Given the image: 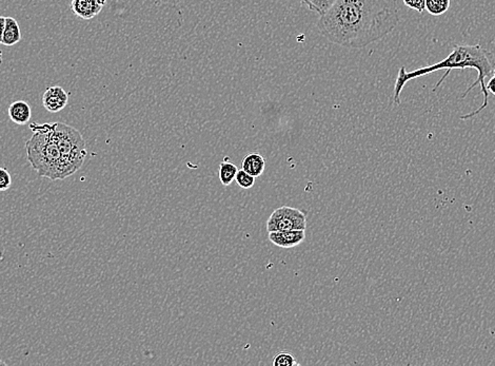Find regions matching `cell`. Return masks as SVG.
Masks as SVG:
<instances>
[{
  "mask_svg": "<svg viewBox=\"0 0 495 366\" xmlns=\"http://www.w3.org/2000/svg\"><path fill=\"white\" fill-rule=\"evenodd\" d=\"M6 28V17L0 16V43H3V32Z\"/></svg>",
  "mask_w": 495,
  "mask_h": 366,
  "instance_id": "20",
  "label": "cell"
},
{
  "mask_svg": "<svg viewBox=\"0 0 495 366\" xmlns=\"http://www.w3.org/2000/svg\"><path fill=\"white\" fill-rule=\"evenodd\" d=\"M493 76H495V69L493 70Z\"/></svg>",
  "mask_w": 495,
  "mask_h": 366,
  "instance_id": "23",
  "label": "cell"
},
{
  "mask_svg": "<svg viewBox=\"0 0 495 366\" xmlns=\"http://www.w3.org/2000/svg\"><path fill=\"white\" fill-rule=\"evenodd\" d=\"M11 185V174L6 168L0 167V191H7Z\"/></svg>",
  "mask_w": 495,
  "mask_h": 366,
  "instance_id": "17",
  "label": "cell"
},
{
  "mask_svg": "<svg viewBox=\"0 0 495 366\" xmlns=\"http://www.w3.org/2000/svg\"><path fill=\"white\" fill-rule=\"evenodd\" d=\"M0 365H6L5 362L1 361V360H0Z\"/></svg>",
  "mask_w": 495,
  "mask_h": 366,
  "instance_id": "22",
  "label": "cell"
},
{
  "mask_svg": "<svg viewBox=\"0 0 495 366\" xmlns=\"http://www.w3.org/2000/svg\"><path fill=\"white\" fill-rule=\"evenodd\" d=\"M103 6L99 3V0H72L71 9L74 15L81 20H93L99 15L103 10Z\"/></svg>",
  "mask_w": 495,
  "mask_h": 366,
  "instance_id": "8",
  "label": "cell"
},
{
  "mask_svg": "<svg viewBox=\"0 0 495 366\" xmlns=\"http://www.w3.org/2000/svg\"><path fill=\"white\" fill-rule=\"evenodd\" d=\"M399 22L396 0H336L320 16L317 28L336 45L361 49L390 34Z\"/></svg>",
  "mask_w": 495,
  "mask_h": 366,
  "instance_id": "1",
  "label": "cell"
},
{
  "mask_svg": "<svg viewBox=\"0 0 495 366\" xmlns=\"http://www.w3.org/2000/svg\"><path fill=\"white\" fill-rule=\"evenodd\" d=\"M486 87L488 92L492 93L495 97V76H491Z\"/></svg>",
  "mask_w": 495,
  "mask_h": 366,
  "instance_id": "19",
  "label": "cell"
},
{
  "mask_svg": "<svg viewBox=\"0 0 495 366\" xmlns=\"http://www.w3.org/2000/svg\"><path fill=\"white\" fill-rule=\"evenodd\" d=\"M237 172H238V169L234 164L229 163V162L220 164V180L222 184L224 186L232 184L233 181H235V178H236Z\"/></svg>",
  "mask_w": 495,
  "mask_h": 366,
  "instance_id": "13",
  "label": "cell"
},
{
  "mask_svg": "<svg viewBox=\"0 0 495 366\" xmlns=\"http://www.w3.org/2000/svg\"><path fill=\"white\" fill-rule=\"evenodd\" d=\"M455 69H459V70L474 69V70L478 72V80L461 95V99H465L468 93H469L476 85H480V93H482V97H484L482 105H480V107L478 108L475 111L465 114V115H461V120H466L474 118V116L480 114V112L488 106L489 92L488 90H487L485 82H486L487 78H491V74H492L493 70H494V69H493L492 54H491L488 50L484 49L480 45H455L454 48H453V51L451 52L445 59L440 60V62H436V64H431V66H423V68L410 71V72L406 70L405 66H401L399 71L396 83H395L394 91H393V103H394L395 105H401V91H403V87H405L406 84L410 82V80H415V78H421V76H429V74L436 72V71L448 70L446 74L443 76L442 80L434 87L433 91H436V89L444 83V80H446L450 71L455 70Z\"/></svg>",
  "mask_w": 495,
  "mask_h": 366,
  "instance_id": "2",
  "label": "cell"
},
{
  "mask_svg": "<svg viewBox=\"0 0 495 366\" xmlns=\"http://www.w3.org/2000/svg\"><path fill=\"white\" fill-rule=\"evenodd\" d=\"M237 185L243 189H250L254 186L255 178L251 176V174H247L245 170H238L237 172L236 178H235Z\"/></svg>",
  "mask_w": 495,
  "mask_h": 366,
  "instance_id": "15",
  "label": "cell"
},
{
  "mask_svg": "<svg viewBox=\"0 0 495 366\" xmlns=\"http://www.w3.org/2000/svg\"><path fill=\"white\" fill-rule=\"evenodd\" d=\"M69 95L59 86L49 87L43 95V106L50 113H58L68 105Z\"/></svg>",
  "mask_w": 495,
  "mask_h": 366,
  "instance_id": "6",
  "label": "cell"
},
{
  "mask_svg": "<svg viewBox=\"0 0 495 366\" xmlns=\"http://www.w3.org/2000/svg\"><path fill=\"white\" fill-rule=\"evenodd\" d=\"M52 127L62 155L64 178H66L78 171L84 164L86 141L78 130L64 122H54Z\"/></svg>",
  "mask_w": 495,
  "mask_h": 366,
  "instance_id": "4",
  "label": "cell"
},
{
  "mask_svg": "<svg viewBox=\"0 0 495 366\" xmlns=\"http://www.w3.org/2000/svg\"><path fill=\"white\" fill-rule=\"evenodd\" d=\"M32 136L27 141V159L39 176L51 181L64 180L62 159L52 124H32Z\"/></svg>",
  "mask_w": 495,
  "mask_h": 366,
  "instance_id": "3",
  "label": "cell"
},
{
  "mask_svg": "<svg viewBox=\"0 0 495 366\" xmlns=\"http://www.w3.org/2000/svg\"><path fill=\"white\" fill-rule=\"evenodd\" d=\"M99 3H101V5L105 6L106 1H107V0H99Z\"/></svg>",
  "mask_w": 495,
  "mask_h": 366,
  "instance_id": "21",
  "label": "cell"
},
{
  "mask_svg": "<svg viewBox=\"0 0 495 366\" xmlns=\"http://www.w3.org/2000/svg\"><path fill=\"white\" fill-rule=\"evenodd\" d=\"M451 0H426V10L433 16L446 13L450 8Z\"/></svg>",
  "mask_w": 495,
  "mask_h": 366,
  "instance_id": "14",
  "label": "cell"
},
{
  "mask_svg": "<svg viewBox=\"0 0 495 366\" xmlns=\"http://www.w3.org/2000/svg\"><path fill=\"white\" fill-rule=\"evenodd\" d=\"M266 160L259 153H250L243 159V170L254 178H259L265 171Z\"/></svg>",
  "mask_w": 495,
  "mask_h": 366,
  "instance_id": "10",
  "label": "cell"
},
{
  "mask_svg": "<svg viewBox=\"0 0 495 366\" xmlns=\"http://www.w3.org/2000/svg\"><path fill=\"white\" fill-rule=\"evenodd\" d=\"M274 366H293L299 365V362L294 359L292 355L287 353H282L274 358L272 362Z\"/></svg>",
  "mask_w": 495,
  "mask_h": 366,
  "instance_id": "16",
  "label": "cell"
},
{
  "mask_svg": "<svg viewBox=\"0 0 495 366\" xmlns=\"http://www.w3.org/2000/svg\"><path fill=\"white\" fill-rule=\"evenodd\" d=\"M336 0H301V3L311 12L322 16L333 6Z\"/></svg>",
  "mask_w": 495,
  "mask_h": 366,
  "instance_id": "12",
  "label": "cell"
},
{
  "mask_svg": "<svg viewBox=\"0 0 495 366\" xmlns=\"http://www.w3.org/2000/svg\"><path fill=\"white\" fill-rule=\"evenodd\" d=\"M307 216L305 212L290 206H282L272 212L267 222L268 232L306 230Z\"/></svg>",
  "mask_w": 495,
  "mask_h": 366,
  "instance_id": "5",
  "label": "cell"
},
{
  "mask_svg": "<svg viewBox=\"0 0 495 366\" xmlns=\"http://www.w3.org/2000/svg\"><path fill=\"white\" fill-rule=\"evenodd\" d=\"M403 5L410 9L415 10L419 13L426 11V0H403Z\"/></svg>",
  "mask_w": 495,
  "mask_h": 366,
  "instance_id": "18",
  "label": "cell"
},
{
  "mask_svg": "<svg viewBox=\"0 0 495 366\" xmlns=\"http://www.w3.org/2000/svg\"><path fill=\"white\" fill-rule=\"evenodd\" d=\"M305 238L306 230L269 232L270 242L282 248H293L303 243Z\"/></svg>",
  "mask_w": 495,
  "mask_h": 366,
  "instance_id": "7",
  "label": "cell"
},
{
  "mask_svg": "<svg viewBox=\"0 0 495 366\" xmlns=\"http://www.w3.org/2000/svg\"><path fill=\"white\" fill-rule=\"evenodd\" d=\"M22 39V32L17 20L13 17H6V28L3 32V45L12 47L20 43Z\"/></svg>",
  "mask_w": 495,
  "mask_h": 366,
  "instance_id": "11",
  "label": "cell"
},
{
  "mask_svg": "<svg viewBox=\"0 0 495 366\" xmlns=\"http://www.w3.org/2000/svg\"><path fill=\"white\" fill-rule=\"evenodd\" d=\"M8 111H9V118H11L12 122H15L16 125H20V126L28 124L30 122L31 116H32L30 105L24 101H14L10 105Z\"/></svg>",
  "mask_w": 495,
  "mask_h": 366,
  "instance_id": "9",
  "label": "cell"
}]
</instances>
